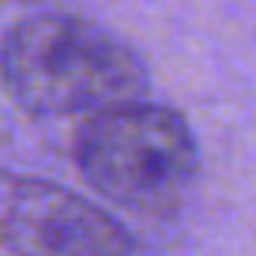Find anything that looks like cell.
<instances>
[{"label":"cell","mask_w":256,"mask_h":256,"mask_svg":"<svg viewBox=\"0 0 256 256\" xmlns=\"http://www.w3.org/2000/svg\"><path fill=\"white\" fill-rule=\"evenodd\" d=\"M0 80L34 117L98 113L147 94L140 53L94 19L72 12L26 16L0 42Z\"/></svg>","instance_id":"1"},{"label":"cell","mask_w":256,"mask_h":256,"mask_svg":"<svg viewBox=\"0 0 256 256\" xmlns=\"http://www.w3.org/2000/svg\"><path fill=\"white\" fill-rule=\"evenodd\" d=\"M76 166L102 200L162 218L188 200L200 174V147L177 110L132 98L87 113L76 136Z\"/></svg>","instance_id":"2"},{"label":"cell","mask_w":256,"mask_h":256,"mask_svg":"<svg viewBox=\"0 0 256 256\" xmlns=\"http://www.w3.org/2000/svg\"><path fill=\"white\" fill-rule=\"evenodd\" d=\"M12 256H132L128 230L87 196L53 181H23L0 208Z\"/></svg>","instance_id":"3"}]
</instances>
